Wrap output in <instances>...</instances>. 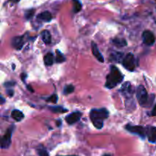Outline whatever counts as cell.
Returning a JSON list of instances; mask_svg holds the SVG:
<instances>
[{
    "mask_svg": "<svg viewBox=\"0 0 156 156\" xmlns=\"http://www.w3.org/2000/svg\"><path fill=\"white\" fill-rule=\"evenodd\" d=\"M109 117V112L105 108L93 109L90 112V119L94 126L98 129H102L104 126V120Z\"/></svg>",
    "mask_w": 156,
    "mask_h": 156,
    "instance_id": "1",
    "label": "cell"
},
{
    "mask_svg": "<svg viewBox=\"0 0 156 156\" xmlns=\"http://www.w3.org/2000/svg\"><path fill=\"white\" fill-rule=\"evenodd\" d=\"M123 79V76L117 67L111 66L110 73L107 76L105 87L109 89H112L117 86L118 84L121 83Z\"/></svg>",
    "mask_w": 156,
    "mask_h": 156,
    "instance_id": "2",
    "label": "cell"
},
{
    "mask_svg": "<svg viewBox=\"0 0 156 156\" xmlns=\"http://www.w3.org/2000/svg\"><path fill=\"white\" fill-rule=\"evenodd\" d=\"M152 98L149 97L147 91L143 85H140L136 89V98L138 100L139 104L141 105L142 107H147L152 104V102L149 101V99ZM153 103V102H152Z\"/></svg>",
    "mask_w": 156,
    "mask_h": 156,
    "instance_id": "3",
    "label": "cell"
},
{
    "mask_svg": "<svg viewBox=\"0 0 156 156\" xmlns=\"http://www.w3.org/2000/svg\"><path fill=\"white\" fill-rule=\"evenodd\" d=\"M123 66H124L125 69H126L129 71H134L136 69V59L133 55L132 53H128L124 58H123V61H122Z\"/></svg>",
    "mask_w": 156,
    "mask_h": 156,
    "instance_id": "4",
    "label": "cell"
},
{
    "mask_svg": "<svg viewBox=\"0 0 156 156\" xmlns=\"http://www.w3.org/2000/svg\"><path fill=\"white\" fill-rule=\"evenodd\" d=\"M14 128H15V126L12 125V126H10V127L6 130L5 133L2 139V149H8L10 146L11 142H12V133H13Z\"/></svg>",
    "mask_w": 156,
    "mask_h": 156,
    "instance_id": "5",
    "label": "cell"
},
{
    "mask_svg": "<svg viewBox=\"0 0 156 156\" xmlns=\"http://www.w3.org/2000/svg\"><path fill=\"white\" fill-rule=\"evenodd\" d=\"M126 129L129 132L138 135L142 139H145L146 137V128L143 127V126H131L128 124L126 126Z\"/></svg>",
    "mask_w": 156,
    "mask_h": 156,
    "instance_id": "6",
    "label": "cell"
},
{
    "mask_svg": "<svg viewBox=\"0 0 156 156\" xmlns=\"http://www.w3.org/2000/svg\"><path fill=\"white\" fill-rule=\"evenodd\" d=\"M143 40L145 44L147 46H152L155 44V35L150 30H145L143 33Z\"/></svg>",
    "mask_w": 156,
    "mask_h": 156,
    "instance_id": "7",
    "label": "cell"
},
{
    "mask_svg": "<svg viewBox=\"0 0 156 156\" xmlns=\"http://www.w3.org/2000/svg\"><path fill=\"white\" fill-rule=\"evenodd\" d=\"M82 117V113L80 112H73L71 113L70 114H69L68 116L66 117V121L67 123H69V125L73 124V123H76V122L79 121L81 119Z\"/></svg>",
    "mask_w": 156,
    "mask_h": 156,
    "instance_id": "8",
    "label": "cell"
},
{
    "mask_svg": "<svg viewBox=\"0 0 156 156\" xmlns=\"http://www.w3.org/2000/svg\"><path fill=\"white\" fill-rule=\"evenodd\" d=\"M146 137L150 143H156V127L155 126H147L146 127Z\"/></svg>",
    "mask_w": 156,
    "mask_h": 156,
    "instance_id": "9",
    "label": "cell"
},
{
    "mask_svg": "<svg viewBox=\"0 0 156 156\" xmlns=\"http://www.w3.org/2000/svg\"><path fill=\"white\" fill-rule=\"evenodd\" d=\"M24 36H19V37H15L12 39V44L13 47L16 50H21L24 46Z\"/></svg>",
    "mask_w": 156,
    "mask_h": 156,
    "instance_id": "10",
    "label": "cell"
},
{
    "mask_svg": "<svg viewBox=\"0 0 156 156\" xmlns=\"http://www.w3.org/2000/svg\"><path fill=\"white\" fill-rule=\"evenodd\" d=\"M91 51H92L93 55H94V57L101 62H105V59H104V56H102V54L101 53V52L99 51L98 47L97 44L94 42L91 43Z\"/></svg>",
    "mask_w": 156,
    "mask_h": 156,
    "instance_id": "11",
    "label": "cell"
},
{
    "mask_svg": "<svg viewBox=\"0 0 156 156\" xmlns=\"http://www.w3.org/2000/svg\"><path fill=\"white\" fill-rule=\"evenodd\" d=\"M122 94H123L126 97H131L132 94H133V91L132 89V86H131V84L129 82H125L121 87V89H120Z\"/></svg>",
    "mask_w": 156,
    "mask_h": 156,
    "instance_id": "12",
    "label": "cell"
},
{
    "mask_svg": "<svg viewBox=\"0 0 156 156\" xmlns=\"http://www.w3.org/2000/svg\"><path fill=\"white\" fill-rule=\"evenodd\" d=\"M37 18L41 21L50 22L52 20V15L50 12H48V11H45V12L40 13L39 15L37 16Z\"/></svg>",
    "mask_w": 156,
    "mask_h": 156,
    "instance_id": "13",
    "label": "cell"
},
{
    "mask_svg": "<svg viewBox=\"0 0 156 156\" xmlns=\"http://www.w3.org/2000/svg\"><path fill=\"white\" fill-rule=\"evenodd\" d=\"M123 53H121V52H114V53H111V55L109 56V59L112 62H120L121 61H123Z\"/></svg>",
    "mask_w": 156,
    "mask_h": 156,
    "instance_id": "14",
    "label": "cell"
},
{
    "mask_svg": "<svg viewBox=\"0 0 156 156\" xmlns=\"http://www.w3.org/2000/svg\"><path fill=\"white\" fill-rule=\"evenodd\" d=\"M41 38H42V41H44V44H50L51 43V35L50 33L47 30H44L41 34Z\"/></svg>",
    "mask_w": 156,
    "mask_h": 156,
    "instance_id": "15",
    "label": "cell"
},
{
    "mask_svg": "<svg viewBox=\"0 0 156 156\" xmlns=\"http://www.w3.org/2000/svg\"><path fill=\"white\" fill-rule=\"evenodd\" d=\"M11 116H12V118L15 120H16V121H21V120H23L24 117L23 113L21 112V111H18V110H14V111H12Z\"/></svg>",
    "mask_w": 156,
    "mask_h": 156,
    "instance_id": "16",
    "label": "cell"
},
{
    "mask_svg": "<svg viewBox=\"0 0 156 156\" xmlns=\"http://www.w3.org/2000/svg\"><path fill=\"white\" fill-rule=\"evenodd\" d=\"M112 44L118 47H123L127 45L126 40L123 38H114V40H112Z\"/></svg>",
    "mask_w": 156,
    "mask_h": 156,
    "instance_id": "17",
    "label": "cell"
},
{
    "mask_svg": "<svg viewBox=\"0 0 156 156\" xmlns=\"http://www.w3.org/2000/svg\"><path fill=\"white\" fill-rule=\"evenodd\" d=\"M54 62V56L52 53H48L44 56V63L46 66H52Z\"/></svg>",
    "mask_w": 156,
    "mask_h": 156,
    "instance_id": "18",
    "label": "cell"
},
{
    "mask_svg": "<svg viewBox=\"0 0 156 156\" xmlns=\"http://www.w3.org/2000/svg\"><path fill=\"white\" fill-rule=\"evenodd\" d=\"M73 11L75 13H78L82 10V3L79 0H73Z\"/></svg>",
    "mask_w": 156,
    "mask_h": 156,
    "instance_id": "19",
    "label": "cell"
},
{
    "mask_svg": "<svg viewBox=\"0 0 156 156\" xmlns=\"http://www.w3.org/2000/svg\"><path fill=\"white\" fill-rule=\"evenodd\" d=\"M56 62H57V63H62V62H65L66 58L63 56V54L59 50H56Z\"/></svg>",
    "mask_w": 156,
    "mask_h": 156,
    "instance_id": "20",
    "label": "cell"
},
{
    "mask_svg": "<svg viewBox=\"0 0 156 156\" xmlns=\"http://www.w3.org/2000/svg\"><path fill=\"white\" fill-rule=\"evenodd\" d=\"M49 109L53 113H66L68 111V110L66 109V108H62L61 106H57V107H49Z\"/></svg>",
    "mask_w": 156,
    "mask_h": 156,
    "instance_id": "21",
    "label": "cell"
},
{
    "mask_svg": "<svg viewBox=\"0 0 156 156\" xmlns=\"http://www.w3.org/2000/svg\"><path fill=\"white\" fill-rule=\"evenodd\" d=\"M37 154L39 156H49L48 152L46 149V148L44 147L43 146H38L37 149Z\"/></svg>",
    "mask_w": 156,
    "mask_h": 156,
    "instance_id": "22",
    "label": "cell"
},
{
    "mask_svg": "<svg viewBox=\"0 0 156 156\" xmlns=\"http://www.w3.org/2000/svg\"><path fill=\"white\" fill-rule=\"evenodd\" d=\"M74 89H75V88L73 85H66V86L63 89V94H66H66H71V93H73V91H74Z\"/></svg>",
    "mask_w": 156,
    "mask_h": 156,
    "instance_id": "23",
    "label": "cell"
},
{
    "mask_svg": "<svg viewBox=\"0 0 156 156\" xmlns=\"http://www.w3.org/2000/svg\"><path fill=\"white\" fill-rule=\"evenodd\" d=\"M34 15V9H29V10L26 11L25 14H24V17L27 20L31 19L32 17Z\"/></svg>",
    "mask_w": 156,
    "mask_h": 156,
    "instance_id": "24",
    "label": "cell"
},
{
    "mask_svg": "<svg viewBox=\"0 0 156 156\" xmlns=\"http://www.w3.org/2000/svg\"><path fill=\"white\" fill-rule=\"evenodd\" d=\"M47 101L52 102V103H53V104H56L58 101V96L55 94H53V95L50 96L49 98H47Z\"/></svg>",
    "mask_w": 156,
    "mask_h": 156,
    "instance_id": "25",
    "label": "cell"
},
{
    "mask_svg": "<svg viewBox=\"0 0 156 156\" xmlns=\"http://www.w3.org/2000/svg\"><path fill=\"white\" fill-rule=\"evenodd\" d=\"M15 85V82H7L4 84V86L6 88H12V86Z\"/></svg>",
    "mask_w": 156,
    "mask_h": 156,
    "instance_id": "26",
    "label": "cell"
},
{
    "mask_svg": "<svg viewBox=\"0 0 156 156\" xmlns=\"http://www.w3.org/2000/svg\"><path fill=\"white\" fill-rule=\"evenodd\" d=\"M21 80H22V82H24V84H25L26 83L25 80H26V78H27V74H26V73H21Z\"/></svg>",
    "mask_w": 156,
    "mask_h": 156,
    "instance_id": "27",
    "label": "cell"
},
{
    "mask_svg": "<svg viewBox=\"0 0 156 156\" xmlns=\"http://www.w3.org/2000/svg\"><path fill=\"white\" fill-rule=\"evenodd\" d=\"M149 115L152 116V117H154V116H156V105H155V107L153 108V109L152 110V111L149 113Z\"/></svg>",
    "mask_w": 156,
    "mask_h": 156,
    "instance_id": "28",
    "label": "cell"
},
{
    "mask_svg": "<svg viewBox=\"0 0 156 156\" xmlns=\"http://www.w3.org/2000/svg\"><path fill=\"white\" fill-rule=\"evenodd\" d=\"M7 94H9V97H12V96L14 95V90L12 89V88H9V90H7Z\"/></svg>",
    "mask_w": 156,
    "mask_h": 156,
    "instance_id": "29",
    "label": "cell"
},
{
    "mask_svg": "<svg viewBox=\"0 0 156 156\" xmlns=\"http://www.w3.org/2000/svg\"><path fill=\"white\" fill-rule=\"evenodd\" d=\"M27 89L29 90V91H31V92H34L33 88H32V87H31V86H30V85H27Z\"/></svg>",
    "mask_w": 156,
    "mask_h": 156,
    "instance_id": "30",
    "label": "cell"
},
{
    "mask_svg": "<svg viewBox=\"0 0 156 156\" xmlns=\"http://www.w3.org/2000/svg\"><path fill=\"white\" fill-rule=\"evenodd\" d=\"M56 124H57V126H60V125L62 124V122H61V120H58L57 122H56Z\"/></svg>",
    "mask_w": 156,
    "mask_h": 156,
    "instance_id": "31",
    "label": "cell"
},
{
    "mask_svg": "<svg viewBox=\"0 0 156 156\" xmlns=\"http://www.w3.org/2000/svg\"><path fill=\"white\" fill-rule=\"evenodd\" d=\"M9 2H12V3H18L19 2L20 0H9Z\"/></svg>",
    "mask_w": 156,
    "mask_h": 156,
    "instance_id": "32",
    "label": "cell"
},
{
    "mask_svg": "<svg viewBox=\"0 0 156 156\" xmlns=\"http://www.w3.org/2000/svg\"><path fill=\"white\" fill-rule=\"evenodd\" d=\"M5 99L3 98L2 96H1V104L2 105H3V104L5 103Z\"/></svg>",
    "mask_w": 156,
    "mask_h": 156,
    "instance_id": "33",
    "label": "cell"
},
{
    "mask_svg": "<svg viewBox=\"0 0 156 156\" xmlns=\"http://www.w3.org/2000/svg\"><path fill=\"white\" fill-rule=\"evenodd\" d=\"M56 156H79V155H56Z\"/></svg>",
    "mask_w": 156,
    "mask_h": 156,
    "instance_id": "34",
    "label": "cell"
},
{
    "mask_svg": "<svg viewBox=\"0 0 156 156\" xmlns=\"http://www.w3.org/2000/svg\"><path fill=\"white\" fill-rule=\"evenodd\" d=\"M12 67H13V69H15V64H12Z\"/></svg>",
    "mask_w": 156,
    "mask_h": 156,
    "instance_id": "35",
    "label": "cell"
},
{
    "mask_svg": "<svg viewBox=\"0 0 156 156\" xmlns=\"http://www.w3.org/2000/svg\"><path fill=\"white\" fill-rule=\"evenodd\" d=\"M104 156H111V155H108V154H105V155H104Z\"/></svg>",
    "mask_w": 156,
    "mask_h": 156,
    "instance_id": "36",
    "label": "cell"
},
{
    "mask_svg": "<svg viewBox=\"0 0 156 156\" xmlns=\"http://www.w3.org/2000/svg\"><path fill=\"white\" fill-rule=\"evenodd\" d=\"M155 1H156V0H155Z\"/></svg>",
    "mask_w": 156,
    "mask_h": 156,
    "instance_id": "37",
    "label": "cell"
}]
</instances>
